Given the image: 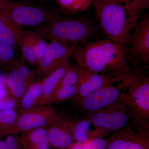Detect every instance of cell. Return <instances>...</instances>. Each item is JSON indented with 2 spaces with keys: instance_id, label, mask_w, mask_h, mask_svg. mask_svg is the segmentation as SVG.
Masks as SVG:
<instances>
[{
  "instance_id": "83f0119b",
  "label": "cell",
  "mask_w": 149,
  "mask_h": 149,
  "mask_svg": "<svg viewBox=\"0 0 149 149\" xmlns=\"http://www.w3.org/2000/svg\"><path fill=\"white\" fill-rule=\"evenodd\" d=\"M124 7L129 10L142 12L148 8L149 0H125Z\"/></svg>"
},
{
  "instance_id": "8992f818",
  "label": "cell",
  "mask_w": 149,
  "mask_h": 149,
  "mask_svg": "<svg viewBox=\"0 0 149 149\" xmlns=\"http://www.w3.org/2000/svg\"><path fill=\"white\" fill-rule=\"evenodd\" d=\"M130 113L127 107L121 101L110 106L91 113L88 118L98 133L117 131L124 128L130 119Z\"/></svg>"
},
{
  "instance_id": "ac0fdd59",
  "label": "cell",
  "mask_w": 149,
  "mask_h": 149,
  "mask_svg": "<svg viewBox=\"0 0 149 149\" xmlns=\"http://www.w3.org/2000/svg\"><path fill=\"white\" fill-rule=\"evenodd\" d=\"M42 95L41 81L32 83L19 101L22 111L27 110L38 107Z\"/></svg>"
},
{
  "instance_id": "8fae6325",
  "label": "cell",
  "mask_w": 149,
  "mask_h": 149,
  "mask_svg": "<svg viewBox=\"0 0 149 149\" xmlns=\"http://www.w3.org/2000/svg\"><path fill=\"white\" fill-rule=\"evenodd\" d=\"M78 93L76 97L81 100L93 92L115 82L123 81L120 78L107 73H98L77 66Z\"/></svg>"
},
{
  "instance_id": "d6986e66",
  "label": "cell",
  "mask_w": 149,
  "mask_h": 149,
  "mask_svg": "<svg viewBox=\"0 0 149 149\" xmlns=\"http://www.w3.org/2000/svg\"><path fill=\"white\" fill-rule=\"evenodd\" d=\"M19 47H20L24 59L32 64L38 63V59L35 53L30 31L23 30Z\"/></svg>"
},
{
  "instance_id": "484cf974",
  "label": "cell",
  "mask_w": 149,
  "mask_h": 149,
  "mask_svg": "<svg viewBox=\"0 0 149 149\" xmlns=\"http://www.w3.org/2000/svg\"><path fill=\"white\" fill-rule=\"evenodd\" d=\"M18 114L15 109L0 111V125L4 126V130L16 121Z\"/></svg>"
},
{
  "instance_id": "5bb4252c",
  "label": "cell",
  "mask_w": 149,
  "mask_h": 149,
  "mask_svg": "<svg viewBox=\"0 0 149 149\" xmlns=\"http://www.w3.org/2000/svg\"><path fill=\"white\" fill-rule=\"evenodd\" d=\"M107 149H149V139L142 134L123 131L108 141Z\"/></svg>"
},
{
  "instance_id": "52a82bcc",
  "label": "cell",
  "mask_w": 149,
  "mask_h": 149,
  "mask_svg": "<svg viewBox=\"0 0 149 149\" xmlns=\"http://www.w3.org/2000/svg\"><path fill=\"white\" fill-rule=\"evenodd\" d=\"M128 86V92L122 93L120 101L139 117L148 119V76H135Z\"/></svg>"
},
{
  "instance_id": "7a4b0ae2",
  "label": "cell",
  "mask_w": 149,
  "mask_h": 149,
  "mask_svg": "<svg viewBox=\"0 0 149 149\" xmlns=\"http://www.w3.org/2000/svg\"><path fill=\"white\" fill-rule=\"evenodd\" d=\"M99 28L107 39L125 45L142 13L127 10L108 0H93Z\"/></svg>"
},
{
  "instance_id": "f546056e",
  "label": "cell",
  "mask_w": 149,
  "mask_h": 149,
  "mask_svg": "<svg viewBox=\"0 0 149 149\" xmlns=\"http://www.w3.org/2000/svg\"><path fill=\"white\" fill-rule=\"evenodd\" d=\"M10 92L6 83V76L0 73V100L9 97Z\"/></svg>"
},
{
  "instance_id": "3957f363",
  "label": "cell",
  "mask_w": 149,
  "mask_h": 149,
  "mask_svg": "<svg viewBox=\"0 0 149 149\" xmlns=\"http://www.w3.org/2000/svg\"><path fill=\"white\" fill-rule=\"evenodd\" d=\"M33 31L44 39L56 41L77 48L85 45L95 36L99 27L84 16L58 17L33 27Z\"/></svg>"
},
{
  "instance_id": "ffe728a7",
  "label": "cell",
  "mask_w": 149,
  "mask_h": 149,
  "mask_svg": "<svg viewBox=\"0 0 149 149\" xmlns=\"http://www.w3.org/2000/svg\"><path fill=\"white\" fill-rule=\"evenodd\" d=\"M63 10L77 13L85 11L93 4V0H56Z\"/></svg>"
},
{
  "instance_id": "f1b7e54d",
  "label": "cell",
  "mask_w": 149,
  "mask_h": 149,
  "mask_svg": "<svg viewBox=\"0 0 149 149\" xmlns=\"http://www.w3.org/2000/svg\"><path fill=\"white\" fill-rule=\"evenodd\" d=\"M18 137L9 135L4 141H0V149H20Z\"/></svg>"
},
{
  "instance_id": "4fadbf2b",
  "label": "cell",
  "mask_w": 149,
  "mask_h": 149,
  "mask_svg": "<svg viewBox=\"0 0 149 149\" xmlns=\"http://www.w3.org/2000/svg\"><path fill=\"white\" fill-rule=\"evenodd\" d=\"M73 123L61 118L47 129L50 146L56 149H68L75 141L72 133Z\"/></svg>"
},
{
  "instance_id": "cb8c5ba5",
  "label": "cell",
  "mask_w": 149,
  "mask_h": 149,
  "mask_svg": "<svg viewBox=\"0 0 149 149\" xmlns=\"http://www.w3.org/2000/svg\"><path fill=\"white\" fill-rule=\"evenodd\" d=\"M77 85L61 88L54 91L51 102L65 101L77 95Z\"/></svg>"
},
{
  "instance_id": "277c9868",
  "label": "cell",
  "mask_w": 149,
  "mask_h": 149,
  "mask_svg": "<svg viewBox=\"0 0 149 149\" xmlns=\"http://www.w3.org/2000/svg\"><path fill=\"white\" fill-rule=\"evenodd\" d=\"M0 15L19 29L35 27L61 17L58 13L25 2L0 0Z\"/></svg>"
},
{
  "instance_id": "1f68e13d",
  "label": "cell",
  "mask_w": 149,
  "mask_h": 149,
  "mask_svg": "<svg viewBox=\"0 0 149 149\" xmlns=\"http://www.w3.org/2000/svg\"><path fill=\"white\" fill-rule=\"evenodd\" d=\"M83 143L74 142L68 149H82Z\"/></svg>"
},
{
  "instance_id": "603a6c76",
  "label": "cell",
  "mask_w": 149,
  "mask_h": 149,
  "mask_svg": "<svg viewBox=\"0 0 149 149\" xmlns=\"http://www.w3.org/2000/svg\"><path fill=\"white\" fill-rule=\"evenodd\" d=\"M78 82V68L72 65L61 78L55 91L65 87L77 85Z\"/></svg>"
},
{
  "instance_id": "6da1fadb",
  "label": "cell",
  "mask_w": 149,
  "mask_h": 149,
  "mask_svg": "<svg viewBox=\"0 0 149 149\" xmlns=\"http://www.w3.org/2000/svg\"><path fill=\"white\" fill-rule=\"evenodd\" d=\"M78 66L95 73H107L123 81L133 75L125 45L107 39L88 42L72 54Z\"/></svg>"
},
{
  "instance_id": "d4e9b609",
  "label": "cell",
  "mask_w": 149,
  "mask_h": 149,
  "mask_svg": "<svg viewBox=\"0 0 149 149\" xmlns=\"http://www.w3.org/2000/svg\"><path fill=\"white\" fill-rule=\"evenodd\" d=\"M30 33L33 46L35 48V53L39 61L44 55L47 47L48 43L37 32L32 30L30 31Z\"/></svg>"
},
{
  "instance_id": "d6a6232c",
  "label": "cell",
  "mask_w": 149,
  "mask_h": 149,
  "mask_svg": "<svg viewBox=\"0 0 149 149\" xmlns=\"http://www.w3.org/2000/svg\"><path fill=\"white\" fill-rule=\"evenodd\" d=\"M23 1H26V0H23Z\"/></svg>"
},
{
  "instance_id": "5b68a950",
  "label": "cell",
  "mask_w": 149,
  "mask_h": 149,
  "mask_svg": "<svg viewBox=\"0 0 149 149\" xmlns=\"http://www.w3.org/2000/svg\"><path fill=\"white\" fill-rule=\"evenodd\" d=\"M61 118L52 107L42 106L21 111L16 121L5 129L3 133L11 135L36 128H45Z\"/></svg>"
},
{
  "instance_id": "9a60e30c",
  "label": "cell",
  "mask_w": 149,
  "mask_h": 149,
  "mask_svg": "<svg viewBox=\"0 0 149 149\" xmlns=\"http://www.w3.org/2000/svg\"><path fill=\"white\" fill-rule=\"evenodd\" d=\"M72 65L69 61L51 72L41 80L42 86V95L38 107L42 106L52 102L53 95L60 81Z\"/></svg>"
},
{
  "instance_id": "7402d4cb",
  "label": "cell",
  "mask_w": 149,
  "mask_h": 149,
  "mask_svg": "<svg viewBox=\"0 0 149 149\" xmlns=\"http://www.w3.org/2000/svg\"><path fill=\"white\" fill-rule=\"evenodd\" d=\"M16 47L0 41V67L15 65Z\"/></svg>"
},
{
  "instance_id": "9c48e42d",
  "label": "cell",
  "mask_w": 149,
  "mask_h": 149,
  "mask_svg": "<svg viewBox=\"0 0 149 149\" xmlns=\"http://www.w3.org/2000/svg\"><path fill=\"white\" fill-rule=\"evenodd\" d=\"M76 48L56 42L50 41L44 55L38 61L36 71L39 74L47 76L63 64L69 58Z\"/></svg>"
},
{
  "instance_id": "30bf717a",
  "label": "cell",
  "mask_w": 149,
  "mask_h": 149,
  "mask_svg": "<svg viewBox=\"0 0 149 149\" xmlns=\"http://www.w3.org/2000/svg\"><path fill=\"white\" fill-rule=\"evenodd\" d=\"M131 80L124 81L120 85H108L93 92L80 100V105L84 110L93 113L107 107L120 101L121 90Z\"/></svg>"
},
{
  "instance_id": "44dd1931",
  "label": "cell",
  "mask_w": 149,
  "mask_h": 149,
  "mask_svg": "<svg viewBox=\"0 0 149 149\" xmlns=\"http://www.w3.org/2000/svg\"><path fill=\"white\" fill-rule=\"evenodd\" d=\"M92 124L88 119L73 123L72 133L75 142L84 143L91 138Z\"/></svg>"
},
{
  "instance_id": "2e32d148",
  "label": "cell",
  "mask_w": 149,
  "mask_h": 149,
  "mask_svg": "<svg viewBox=\"0 0 149 149\" xmlns=\"http://www.w3.org/2000/svg\"><path fill=\"white\" fill-rule=\"evenodd\" d=\"M20 149H49L47 129L45 128L24 131L18 137Z\"/></svg>"
},
{
  "instance_id": "7c38bea8",
  "label": "cell",
  "mask_w": 149,
  "mask_h": 149,
  "mask_svg": "<svg viewBox=\"0 0 149 149\" xmlns=\"http://www.w3.org/2000/svg\"><path fill=\"white\" fill-rule=\"evenodd\" d=\"M35 74L26 66L19 65L6 76V83L10 93L16 101L20 99L28 87L34 83Z\"/></svg>"
},
{
  "instance_id": "4dcf8cb0",
  "label": "cell",
  "mask_w": 149,
  "mask_h": 149,
  "mask_svg": "<svg viewBox=\"0 0 149 149\" xmlns=\"http://www.w3.org/2000/svg\"><path fill=\"white\" fill-rule=\"evenodd\" d=\"M17 106V102L13 98H7L0 100V111L6 110L15 109Z\"/></svg>"
},
{
  "instance_id": "ba28073f",
  "label": "cell",
  "mask_w": 149,
  "mask_h": 149,
  "mask_svg": "<svg viewBox=\"0 0 149 149\" xmlns=\"http://www.w3.org/2000/svg\"><path fill=\"white\" fill-rule=\"evenodd\" d=\"M129 61L146 64L149 60V15L141 17L125 45Z\"/></svg>"
},
{
  "instance_id": "e0dca14e",
  "label": "cell",
  "mask_w": 149,
  "mask_h": 149,
  "mask_svg": "<svg viewBox=\"0 0 149 149\" xmlns=\"http://www.w3.org/2000/svg\"><path fill=\"white\" fill-rule=\"evenodd\" d=\"M23 30L5 17L0 15V41L14 46H19Z\"/></svg>"
},
{
  "instance_id": "4316f807",
  "label": "cell",
  "mask_w": 149,
  "mask_h": 149,
  "mask_svg": "<svg viewBox=\"0 0 149 149\" xmlns=\"http://www.w3.org/2000/svg\"><path fill=\"white\" fill-rule=\"evenodd\" d=\"M108 141L100 137L90 138L83 143L82 149H107Z\"/></svg>"
}]
</instances>
